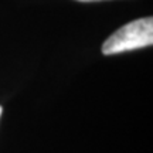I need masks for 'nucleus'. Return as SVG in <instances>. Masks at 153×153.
Listing matches in <instances>:
<instances>
[{"instance_id":"nucleus-1","label":"nucleus","mask_w":153,"mask_h":153,"mask_svg":"<svg viewBox=\"0 0 153 153\" xmlns=\"http://www.w3.org/2000/svg\"><path fill=\"white\" fill-rule=\"evenodd\" d=\"M153 44V19L143 17L128 23L106 38L102 54L114 55L125 51L143 48Z\"/></svg>"},{"instance_id":"nucleus-3","label":"nucleus","mask_w":153,"mask_h":153,"mask_svg":"<svg viewBox=\"0 0 153 153\" xmlns=\"http://www.w3.org/2000/svg\"><path fill=\"white\" fill-rule=\"evenodd\" d=\"M0 116H1V106H0Z\"/></svg>"},{"instance_id":"nucleus-2","label":"nucleus","mask_w":153,"mask_h":153,"mask_svg":"<svg viewBox=\"0 0 153 153\" xmlns=\"http://www.w3.org/2000/svg\"><path fill=\"white\" fill-rule=\"evenodd\" d=\"M78 1H84V3H89V1H101V0H78Z\"/></svg>"}]
</instances>
